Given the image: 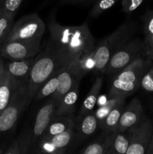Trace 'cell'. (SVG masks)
Here are the masks:
<instances>
[{
    "label": "cell",
    "instance_id": "6da1fadb",
    "mask_svg": "<svg viewBox=\"0 0 153 154\" xmlns=\"http://www.w3.org/2000/svg\"><path fill=\"white\" fill-rule=\"evenodd\" d=\"M46 27L50 33L49 43L74 61L94 50L95 40L87 22L80 26H63L51 15Z\"/></svg>",
    "mask_w": 153,
    "mask_h": 154
},
{
    "label": "cell",
    "instance_id": "7a4b0ae2",
    "mask_svg": "<svg viewBox=\"0 0 153 154\" xmlns=\"http://www.w3.org/2000/svg\"><path fill=\"white\" fill-rule=\"evenodd\" d=\"M74 62L66 54L48 42L44 49L34 57L27 82L26 95L28 105L45 82L58 75L64 67Z\"/></svg>",
    "mask_w": 153,
    "mask_h": 154
},
{
    "label": "cell",
    "instance_id": "3957f363",
    "mask_svg": "<svg viewBox=\"0 0 153 154\" xmlns=\"http://www.w3.org/2000/svg\"><path fill=\"white\" fill-rule=\"evenodd\" d=\"M136 30V23L133 21L128 20L95 45L94 50L95 68L93 71L94 74L105 73L110 60L114 53L122 45L132 38Z\"/></svg>",
    "mask_w": 153,
    "mask_h": 154
},
{
    "label": "cell",
    "instance_id": "277c9868",
    "mask_svg": "<svg viewBox=\"0 0 153 154\" xmlns=\"http://www.w3.org/2000/svg\"><path fill=\"white\" fill-rule=\"evenodd\" d=\"M151 60L140 58L121 72L113 75L110 87L109 96L125 98L140 87L142 76L149 68Z\"/></svg>",
    "mask_w": 153,
    "mask_h": 154
},
{
    "label": "cell",
    "instance_id": "5b68a950",
    "mask_svg": "<svg viewBox=\"0 0 153 154\" xmlns=\"http://www.w3.org/2000/svg\"><path fill=\"white\" fill-rule=\"evenodd\" d=\"M56 103L52 99L38 111L33 126L18 138L20 154H33L44 135L48 125L53 118Z\"/></svg>",
    "mask_w": 153,
    "mask_h": 154
},
{
    "label": "cell",
    "instance_id": "8992f818",
    "mask_svg": "<svg viewBox=\"0 0 153 154\" xmlns=\"http://www.w3.org/2000/svg\"><path fill=\"white\" fill-rule=\"evenodd\" d=\"M143 56H145L144 42L136 38H131L114 53L110 60L105 74L113 76L135 60L142 58Z\"/></svg>",
    "mask_w": 153,
    "mask_h": 154
},
{
    "label": "cell",
    "instance_id": "52a82bcc",
    "mask_svg": "<svg viewBox=\"0 0 153 154\" xmlns=\"http://www.w3.org/2000/svg\"><path fill=\"white\" fill-rule=\"evenodd\" d=\"M26 89L27 82H21L10 103L0 115V139L12 130L20 114L28 105Z\"/></svg>",
    "mask_w": 153,
    "mask_h": 154
},
{
    "label": "cell",
    "instance_id": "ba28073f",
    "mask_svg": "<svg viewBox=\"0 0 153 154\" xmlns=\"http://www.w3.org/2000/svg\"><path fill=\"white\" fill-rule=\"evenodd\" d=\"M45 30L46 24L38 14H30L22 17L14 23L6 41H41Z\"/></svg>",
    "mask_w": 153,
    "mask_h": 154
},
{
    "label": "cell",
    "instance_id": "9c48e42d",
    "mask_svg": "<svg viewBox=\"0 0 153 154\" xmlns=\"http://www.w3.org/2000/svg\"><path fill=\"white\" fill-rule=\"evenodd\" d=\"M40 40L6 41L0 45V57L7 61L34 58L40 51Z\"/></svg>",
    "mask_w": 153,
    "mask_h": 154
},
{
    "label": "cell",
    "instance_id": "30bf717a",
    "mask_svg": "<svg viewBox=\"0 0 153 154\" xmlns=\"http://www.w3.org/2000/svg\"><path fill=\"white\" fill-rule=\"evenodd\" d=\"M130 132V142L126 154H146L153 134L152 122L145 117Z\"/></svg>",
    "mask_w": 153,
    "mask_h": 154
},
{
    "label": "cell",
    "instance_id": "8fae6325",
    "mask_svg": "<svg viewBox=\"0 0 153 154\" xmlns=\"http://www.w3.org/2000/svg\"><path fill=\"white\" fill-rule=\"evenodd\" d=\"M75 125L64 132L47 139H41L38 146V152L47 154H66L74 137Z\"/></svg>",
    "mask_w": 153,
    "mask_h": 154
},
{
    "label": "cell",
    "instance_id": "7c38bea8",
    "mask_svg": "<svg viewBox=\"0 0 153 154\" xmlns=\"http://www.w3.org/2000/svg\"><path fill=\"white\" fill-rule=\"evenodd\" d=\"M142 103L137 98H134L124 108L117 126L118 132H124L139 125L145 118Z\"/></svg>",
    "mask_w": 153,
    "mask_h": 154
},
{
    "label": "cell",
    "instance_id": "4fadbf2b",
    "mask_svg": "<svg viewBox=\"0 0 153 154\" xmlns=\"http://www.w3.org/2000/svg\"><path fill=\"white\" fill-rule=\"evenodd\" d=\"M58 88L51 98L56 103V105L59 102L60 99L68 92L70 91L78 81L82 80V78L80 76L79 72L75 66L74 62L64 67L58 73Z\"/></svg>",
    "mask_w": 153,
    "mask_h": 154
},
{
    "label": "cell",
    "instance_id": "5bb4252c",
    "mask_svg": "<svg viewBox=\"0 0 153 154\" xmlns=\"http://www.w3.org/2000/svg\"><path fill=\"white\" fill-rule=\"evenodd\" d=\"M78 81L73 88L68 92L61 99L56 107L53 117H63V116H74L76 102L78 100L80 93V84Z\"/></svg>",
    "mask_w": 153,
    "mask_h": 154
},
{
    "label": "cell",
    "instance_id": "9a60e30c",
    "mask_svg": "<svg viewBox=\"0 0 153 154\" xmlns=\"http://www.w3.org/2000/svg\"><path fill=\"white\" fill-rule=\"evenodd\" d=\"M20 83L5 70L2 79L0 81V115L10 103Z\"/></svg>",
    "mask_w": 153,
    "mask_h": 154
},
{
    "label": "cell",
    "instance_id": "2e32d148",
    "mask_svg": "<svg viewBox=\"0 0 153 154\" xmlns=\"http://www.w3.org/2000/svg\"><path fill=\"white\" fill-rule=\"evenodd\" d=\"M34 62V58L24 60L8 61L4 63L6 72L20 82H28V77Z\"/></svg>",
    "mask_w": 153,
    "mask_h": 154
},
{
    "label": "cell",
    "instance_id": "e0dca14e",
    "mask_svg": "<svg viewBox=\"0 0 153 154\" xmlns=\"http://www.w3.org/2000/svg\"><path fill=\"white\" fill-rule=\"evenodd\" d=\"M118 131L105 132L104 135L87 145L80 154H106L112 145Z\"/></svg>",
    "mask_w": 153,
    "mask_h": 154
},
{
    "label": "cell",
    "instance_id": "ac0fdd59",
    "mask_svg": "<svg viewBox=\"0 0 153 154\" xmlns=\"http://www.w3.org/2000/svg\"><path fill=\"white\" fill-rule=\"evenodd\" d=\"M103 77L98 76L95 78L89 92L82 102L78 117H82V116L92 112V111H94V108L95 107L98 99L99 94H100V90H101L102 86H103Z\"/></svg>",
    "mask_w": 153,
    "mask_h": 154
},
{
    "label": "cell",
    "instance_id": "d6986e66",
    "mask_svg": "<svg viewBox=\"0 0 153 154\" xmlns=\"http://www.w3.org/2000/svg\"><path fill=\"white\" fill-rule=\"evenodd\" d=\"M74 125L75 120L74 116L53 117L48 125L42 139H47L58 134L62 133Z\"/></svg>",
    "mask_w": 153,
    "mask_h": 154
},
{
    "label": "cell",
    "instance_id": "ffe728a7",
    "mask_svg": "<svg viewBox=\"0 0 153 154\" xmlns=\"http://www.w3.org/2000/svg\"><path fill=\"white\" fill-rule=\"evenodd\" d=\"M77 125L75 126L77 130L79 139L88 138L91 136L97 129L98 121L94 111L88 113L82 117H77Z\"/></svg>",
    "mask_w": 153,
    "mask_h": 154
},
{
    "label": "cell",
    "instance_id": "44dd1931",
    "mask_svg": "<svg viewBox=\"0 0 153 154\" xmlns=\"http://www.w3.org/2000/svg\"><path fill=\"white\" fill-rule=\"evenodd\" d=\"M125 100V99H124ZM124 100L118 102L108 114L104 118V120L98 124L100 129L104 132H111V131L117 130V126L119 123L122 111L124 108Z\"/></svg>",
    "mask_w": 153,
    "mask_h": 154
},
{
    "label": "cell",
    "instance_id": "7402d4cb",
    "mask_svg": "<svg viewBox=\"0 0 153 154\" xmlns=\"http://www.w3.org/2000/svg\"><path fill=\"white\" fill-rule=\"evenodd\" d=\"M130 138V130L124 132H117L112 145L106 154H126Z\"/></svg>",
    "mask_w": 153,
    "mask_h": 154
},
{
    "label": "cell",
    "instance_id": "603a6c76",
    "mask_svg": "<svg viewBox=\"0 0 153 154\" xmlns=\"http://www.w3.org/2000/svg\"><path fill=\"white\" fill-rule=\"evenodd\" d=\"M74 65L77 69L79 75L81 78H83L85 75L89 72L94 70L95 68V61L94 58V51L89 54H85L74 61Z\"/></svg>",
    "mask_w": 153,
    "mask_h": 154
},
{
    "label": "cell",
    "instance_id": "cb8c5ba5",
    "mask_svg": "<svg viewBox=\"0 0 153 154\" xmlns=\"http://www.w3.org/2000/svg\"><path fill=\"white\" fill-rule=\"evenodd\" d=\"M58 75H55L50 79L48 80L39 88L38 91L37 92L35 97L34 99V100L40 101L41 99L48 97V96H52L55 93L58 86Z\"/></svg>",
    "mask_w": 153,
    "mask_h": 154
},
{
    "label": "cell",
    "instance_id": "d4e9b609",
    "mask_svg": "<svg viewBox=\"0 0 153 154\" xmlns=\"http://www.w3.org/2000/svg\"><path fill=\"white\" fill-rule=\"evenodd\" d=\"M125 98L118 97V96H109V99L104 102L102 105H100L95 111V116L97 117V120L98 121V124L100 122L104 120L105 117L108 115L111 110L121 101L124 100Z\"/></svg>",
    "mask_w": 153,
    "mask_h": 154
},
{
    "label": "cell",
    "instance_id": "484cf974",
    "mask_svg": "<svg viewBox=\"0 0 153 154\" xmlns=\"http://www.w3.org/2000/svg\"><path fill=\"white\" fill-rule=\"evenodd\" d=\"M14 18L0 9V45L7 40L14 26Z\"/></svg>",
    "mask_w": 153,
    "mask_h": 154
},
{
    "label": "cell",
    "instance_id": "4316f807",
    "mask_svg": "<svg viewBox=\"0 0 153 154\" xmlns=\"http://www.w3.org/2000/svg\"><path fill=\"white\" fill-rule=\"evenodd\" d=\"M118 0H95L89 14V17L96 18L112 8Z\"/></svg>",
    "mask_w": 153,
    "mask_h": 154
},
{
    "label": "cell",
    "instance_id": "83f0119b",
    "mask_svg": "<svg viewBox=\"0 0 153 154\" xmlns=\"http://www.w3.org/2000/svg\"><path fill=\"white\" fill-rule=\"evenodd\" d=\"M23 0H0V9L4 13L14 18Z\"/></svg>",
    "mask_w": 153,
    "mask_h": 154
},
{
    "label": "cell",
    "instance_id": "f1b7e54d",
    "mask_svg": "<svg viewBox=\"0 0 153 154\" xmlns=\"http://www.w3.org/2000/svg\"><path fill=\"white\" fill-rule=\"evenodd\" d=\"M142 27L145 35L144 40H147L153 35V10L147 11L142 17Z\"/></svg>",
    "mask_w": 153,
    "mask_h": 154
},
{
    "label": "cell",
    "instance_id": "f546056e",
    "mask_svg": "<svg viewBox=\"0 0 153 154\" xmlns=\"http://www.w3.org/2000/svg\"><path fill=\"white\" fill-rule=\"evenodd\" d=\"M140 87L145 91L153 92V67L148 68L142 76Z\"/></svg>",
    "mask_w": 153,
    "mask_h": 154
},
{
    "label": "cell",
    "instance_id": "4dcf8cb0",
    "mask_svg": "<svg viewBox=\"0 0 153 154\" xmlns=\"http://www.w3.org/2000/svg\"><path fill=\"white\" fill-rule=\"evenodd\" d=\"M144 0H122V11L126 14H131L142 5Z\"/></svg>",
    "mask_w": 153,
    "mask_h": 154
},
{
    "label": "cell",
    "instance_id": "1f68e13d",
    "mask_svg": "<svg viewBox=\"0 0 153 154\" xmlns=\"http://www.w3.org/2000/svg\"><path fill=\"white\" fill-rule=\"evenodd\" d=\"M3 154H20V149L19 141L17 139L13 141L10 144L8 148L5 150Z\"/></svg>",
    "mask_w": 153,
    "mask_h": 154
},
{
    "label": "cell",
    "instance_id": "d6a6232c",
    "mask_svg": "<svg viewBox=\"0 0 153 154\" xmlns=\"http://www.w3.org/2000/svg\"><path fill=\"white\" fill-rule=\"evenodd\" d=\"M143 42L145 45V55L146 57L153 55V35Z\"/></svg>",
    "mask_w": 153,
    "mask_h": 154
},
{
    "label": "cell",
    "instance_id": "836d02e7",
    "mask_svg": "<svg viewBox=\"0 0 153 154\" xmlns=\"http://www.w3.org/2000/svg\"><path fill=\"white\" fill-rule=\"evenodd\" d=\"M94 1L95 0H61L60 4L62 5H64L85 4V3H89Z\"/></svg>",
    "mask_w": 153,
    "mask_h": 154
},
{
    "label": "cell",
    "instance_id": "e575fe53",
    "mask_svg": "<svg viewBox=\"0 0 153 154\" xmlns=\"http://www.w3.org/2000/svg\"><path fill=\"white\" fill-rule=\"evenodd\" d=\"M5 72V67H4V61L3 59L0 57V81L2 79L3 75Z\"/></svg>",
    "mask_w": 153,
    "mask_h": 154
},
{
    "label": "cell",
    "instance_id": "d590c367",
    "mask_svg": "<svg viewBox=\"0 0 153 154\" xmlns=\"http://www.w3.org/2000/svg\"><path fill=\"white\" fill-rule=\"evenodd\" d=\"M146 154H153V134L152 136L151 142H150L149 147H148V150H147Z\"/></svg>",
    "mask_w": 153,
    "mask_h": 154
},
{
    "label": "cell",
    "instance_id": "8d00e7d4",
    "mask_svg": "<svg viewBox=\"0 0 153 154\" xmlns=\"http://www.w3.org/2000/svg\"><path fill=\"white\" fill-rule=\"evenodd\" d=\"M147 59H148V60H152V61H153V55L149 56V57H147Z\"/></svg>",
    "mask_w": 153,
    "mask_h": 154
},
{
    "label": "cell",
    "instance_id": "74e56055",
    "mask_svg": "<svg viewBox=\"0 0 153 154\" xmlns=\"http://www.w3.org/2000/svg\"><path fill=\"white\" fill-rule=\"evenodd\" d=\"M37 154H47V153H41V152H38Z\"/></svg>",
    "mask_w": 153,
    "mask_h": 154
}]
</instances>
